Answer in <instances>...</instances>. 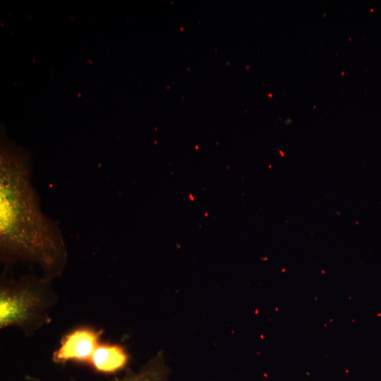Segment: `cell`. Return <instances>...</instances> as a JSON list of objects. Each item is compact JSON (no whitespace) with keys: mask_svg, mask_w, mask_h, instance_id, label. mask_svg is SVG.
Listing matches in <instances>:
<instances>
[{"mask_svg":"<svg viewBox=\"0 0 381 381\" xmlns=\"http://www.w3.org/2000/svg\"><path fill=\"white\" fill-rule=\"evenodd\" d=\"M170 373V368L166 363L164 354L159 351L138 370L128 371L122 377L110 381H169ZM27 379L30 381H42L32 377H27Z\"/></svg>","mask_w":381,"mask_h":381,"instance_id":"5b68a950","label":"cell"},{"mask_svg":"<svg viewBox=\"0 0 381 381\" xmlns=\"http://www.w3.org/2000/svg\"><path fill=\"white\" fill-rule=\"evenodd\" d=\"M102 329L80 326L64 334L59 346L52 353V361L57 364L76 362L89 364L100 344Z\"/></svg>","mask_w":381,"mask_h":381,"instance_id":"3957f363","label":"cell"},{"mask_svg":"<svg viewBox=\"0 0 381 381\" xmlns=\"http://www.w3.org/2000/svg\"><path fill=\"white\" fill-rule=\"evenodd\" d=\"M57 301L52 282L42 275L26 274L18 279L1 274L0 329L17 327L30 336L52 322L49 311Z\"/></svg>","mask_w":381,"mask_h":381,"instance_id":"7a4b0ae2","label":"cell"},{"mask_svg":"<svg viewBox=\"0 0 381 381\" xmlns=\"http://www.w3.org/2000/svg\"><path fill=\"white\" fill-rule=\"evenodd\" d=\"M30 157L4 145L0 157V260L28 261L52 282L66 267L68 250L59 224L42 211Z\"/></svg>","mask_w":381,"mask_h":381,"instance_id":"6da1fadb","label":"cell"},{"mask_svg":"<svg viewBox=\"0 0 381 381\" xmlns=\"http://www.w3.org/2000/svg\"><path fill=\"white\" fill-rule=\"evenodd\" d=\"M128 362L129 355L123 346L100 342L88 365L97 373L113 374L124 370Z\"/></svg>","mask_w":381,"mask_h":381,"instance_id":"277c9868","label":"cell"}]
</instances>
